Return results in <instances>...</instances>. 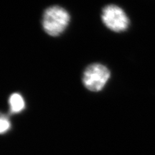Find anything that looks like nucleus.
<instances>
[{
    "label": "nucleus",
    "instance_id": "obj_5",
    "mask_svg": "<svg viewBox=\"0 0 155 155\" xmlns=\"http://www.w3.org/2000/svg\"><path fill=\"white\" fill-rule=\"evenodd\" d=\"M0 131L1 133H5L10 127V123H9L8 119L4 115H2L1 119H0Z\"/></svg>",
    "mask_w": 155,
    "mask_h": 155
},
{
    "label": "nucleus",
    "instance_id": "obj_4",
    "mask_svg": "<svg viewBox=\"0 0 155 155\" xmlns=\"http://www.w3.org/2000/svg\"><path fill=\"white\" fill-rule=\"evenodd\" d=\"M9 104L12 113H19L25 108L24 98L20 94H13L9 97Z\"/></svg>",
    "mask_w": 155,
    "mask_h": 155
},
{
    "label": "nucleus",
    "instance_id": "obj_1",
    "mask_svg": "<svg viewBox=\"0 0 155 155\" xmlns=\"http://www.w3.org/2000/svg\"><path fill=\"white\" fill-rule=\"evenodd\" d=\"M42 27L50 36L63 33L70 22L68 12L59 6H53L45 11L42 16Z\"/></svg>",
    "mask_w": 155,
    "mask_h": 155
},
{
    "label": "nucleus",
    "instance_id": "obj_3",
    "mask_svg": "<svg viewBox=\"0 0 155 155\" xmlns=\"http://www.w3.org/2000/svg\"><path fill=\"white\" fill-rule=\"evenodd\" d=\"M101 17L104 25L114 32L127 30L129 25V19L125 12L116 5H111L104 7Z\"/></svg>",
    "mask_w": 155,
    "mask_h": 155
},
{
    "label": "nucleus",
    "instance_id": "obj_2",
    "mask_svg": "<svg viewBox=\"0 0 155 155\" xmlns=\"http://www.w3.org/2000/svg\"><path fill=\"white\" fill-rule=\"evenodd\" d=\"M110 75L109 70L105 65L99 63L92 64L83 73V85L91 91H100L106 86Z\"/></svg>",
    "mask_w": 155,
    "mask_h": 155
}]
</instances>
